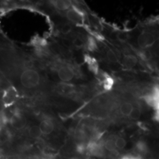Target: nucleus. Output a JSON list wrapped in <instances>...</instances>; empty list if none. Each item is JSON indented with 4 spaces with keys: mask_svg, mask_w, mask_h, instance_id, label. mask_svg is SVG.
I'll list each match as a JSON object with an SVG mask.
<instances>
[{
    "mask_svg": "<svg viewBox=\"0 0 159 159\" xmlns=\"http://www.w3.org/2000/svg\"><path fill=\"white\" fill-rule=\"evenodd\" d=\"M20 82L25 89L32 90L40 86L41 77L37 70L33 68H27L23 70L20 75Z\"/></svg>",
    "mask_w": 159,
    "mask_h": 159,
    "instance_id": "obj_1",
    "label": "nucleus"
},
{
    "mask_svg": "<svg viewBox=\"0 0 159 159\" xmlns=\"http://www.w3.org/2000/svg\"><path fill=\"white\" fill-rule=\"evenodd\" d=\"M57 75L60 80L64 83H70L77 77V71L70 64H62L57 70Z\"/></svg>",
    "mask_w": 159,
    "mask_h": 159,
    "instance_id": "obj_2",
    "label": "nucleus"
},
{
    "mask_svg": "<svg viewBox=\"0 0 159 159\" xmlns=\"http://www.w3.org/2000/svg\"><path fill=\"white\" fill-rule=\"evenodd\" d=\"M156 36L152 31L145 30L142 31L137 39V44L141 49H150L155 44Z\"/></svg>",
    "mask_w": 159,
    "mask_h": 159,
    "instance_id": "obj_3",
    "label": "nucleus"
},
{
    "mask_svg": "<svg viewBox=\"0 0 159 159\" xmlns=\"http://www.w3.org/2000/svg\"><path fill=\"white\" fill-rule=\"evenodd\" d=\"M66 17L70 23L83 24L84 23L83 13L74 6L66 11Z\"/></svg>",
    "mask_w": 159,
    "mask_h": 159,
    "instance_id": "obj_4",
    "label": "nucleus"
},
{
    "mask_svg": "<svg viewBox=\"0 0 159 159\" xmlns=\"http://www.w3.org/2000/svg\"><path fill=\"white\" fill-rule=\"evenodd\" d=\"M86 148L90 154L93 156L102 157L104 155V145L101 143L91 141L87 144Z\"/></svg>",
    "mask_w": 159,
    "mask_h": 159,
    "instance_id": "obj_5",
    "label": "nucleus"
},
{
    "mask_svg": "<svg viewBox=\"0 0 159 159\" xmlns=\"http://www.w3.org/2000/svg\"><path fill=\"white\" fill-rule=\"evenodd\" d=\"M56 91L62 96H68L77 93V89L74 85L63 83L57 84L56 87Z\"/></svg>",
    "mask_w": 159,
    "mask_h": 159,
    "instance_id": "obj_6",
    "label": "nucleus"
},
{
    "mask_svg": "<svg viewBox=\"0 0 159 159\" xmlns=\"http://www.w3.org/2000/svg\"><path fill=\"white\" fill-rule=\"evenodd\" d=\"M10 123L12 127L16 130H20L23 129L26 125V120L21 114L15 113L11 117Z\"/></svg>",
    "mask_w": 159,
    "mask_h": 159,
    "instance_id": "obj_7",
    "label": "nucleus"
},
{
    "mask_svg": "<svg viewBox=\"0 0 159 159\" xmlns=\"http://www.w3.org/2000/svg\"><path fill=\"white\" fill-rule=\"evenodd\" d=\"M138 63L137 57L133 54H125L123 60V66L127 70H131L134 68Z\"/></svg>",
    "mask_w": 159,
    "mask_h": 159,
    "instance_id": "obj_8",
    "label": "nucleus"
},
{
    "mask_svg": "<svg viewBox=\"0 0 159 159\" xmlns=\"http://www.w3.org/2000/svg\"><path fill=\"white\" fill-rule=\"evenodd\" d=\"M39 127L41 134L44 135L50 134L54 130V125L53 122L49 119L42 120Z\"/></svg>",
    "mask_w": 159,
    "mask_h": 159,
    "instance_id": "obj_9",
    "label": "nucleus"
},
{
    "mask_svg": "<svg viewBox=\"0 0 159 159\" xmlns=\"http://www.w3.org/2000/svg\"><path fill=\"white\" fill-rule=\"evenodd\" d=\"M53 7L58 10L61 11H67L72 7V2L70 1H50Z\"/></svg>",
    "mask_w": 159,
    "mask_h": 159,
    "instance_id": "obj_10",
    "label": "nucleus"
},
{
    "mask_svg": "<svg viewBox=\"0 0 159 159\" xmlns=\"http://www.w3.org/2000/svg\"><path fill=\"white\" fill-rule=\"evenodd\" d=\"M133 104L128 101H125L120 105V113L123 116L129 117L131 112L133 108Z\"/></svg>",
    "mask_w": 159,
    "mask_h": 159,
    "instance_id": "obj_11",
    "label": "nucleus"
},
{
    "mask_svg": "<svg viewBox=\"0 0 159 159\" xmlns=\"http://www.w3.org/2000/svg\"><path fill=\"white\" fill-rule=\"evenodd\" d=\"M73 47L76 49H81L85 46L84 39L82 35L77 34L71 39Z\"/></svg>",
    "mask_w": 159,
    "mask_h": 159,
    "instance_id": "obj_12",
    "label": "nucleus"
},
{
    "mask_svg": "<svg viewBox=\"0 0 159 159\" xmlns=\"http://www.w3.org/2000/svg\"><path fill=\"white\" fill-rule=\"evenodd\" d=\"M137 55L145 62L150 61L153 58V52L150 49H143L138 51Z\"/></svg>",
    "mask_w": 159,
    "mask_h": 159,
    "instance_id": "obj_13",
    "label": "nucleus"
},
{
    "mask_svg": "<svg viewBox=\"0 0 159 159\" xmlns=\"http://www.w3.org/2000/svg\"><path fill=\"white\" fill-rule=\"evenodd\" d=\"M106 58L108 62L112 64H116L119 62V56L117 53L112 49H108L106 52Z\"/></svg>",
    "mask_w": 159,
    "mask_h": 159,
    "instance_id": "obj_14",
    "label": "nucleus"
},
{
    "mask_svg": "<svg viewBox=\"0 0 159 159\" xmlns=\"http://www.w3.org/2000/svg\"><path fill=\"white\" fill-rule=\"evenodd\" d=\"M85 61L88 63V65L89 66V68H90L92 72H93L95 74H98L99 71L98 69V64L97 63L96 61L94 59L92 58L90 56H85Z\"/></svg>",
    "mask_w": 159,
    "mask_h": 159,
    "instance_id": "obj_15",
    "label": "nucleus"
},
{
    "mask_svg": "<svg viewBox=\"0 0 159 159\" xmlns=\"http://www.w3.org/2000/svg\"><path fill=\"white\" fill-rule=\"evenodd\" d=\"M102 78V84L104 89L107 91L110 90L113 87L114 83L113 79L110 77L108 75L106 74L103 75Z\"/></svg>",
    "mask_w": 159,
    "mask_h": 159,
    "instance_id": "obj_16",
    "label": "nucleus"
},
{
    "mask_svg": "<svg viewBox=\"0 0 159 159\" xmlns=\"http://www.w3.org/2000/svg\"><path fill=\"white\" fill-rule=\"evenodd\" d=\"M60 32L64 35H67L70 34L73 31V25L70 22L63 23L60 27Z\"/></svg>",
    "mask_w": 159,
    "mask_h": 159,
    "instance_id": "obj_17",
    "label": "nucleus"
},
{
    "mask_svg": "<svg viewBox=\"0 0 159 159\" xmlns=\"http://www.w3.org/2000/svg\"><path fill=\"white\" fill-rule=\"evenodd\" d=\"M29 135L34 139H38L41 135L39 127L33 125L30 128L29 131Z\"/></svg>",
    "mask_w": 159,
    "mask_h": 159,
    "instance_id": "obj_18",
    "label": "nucleus"
},
{
    "mask_svg": "<svg viewBox=\"0 0 159 159\" xmlns=\"http://www.w3.org/2000/svg\"><path fill=\"white\" fill-rule=\"evenodd\" d=\"M87 44V47L89 49V50L91 51H96L97 48L96 42V40L94 39L92 37L89 36L87 40V43H85Z\"/></svg>",
    "mask_w": 159,
    "mask_h": 159,
    "instance_id": "obj_19",
    "label": "nucleus"
},
{
    "mask_svg": "<svg viewBox=\"0 0 159 159\" xmlns=\"http://www.w3.org/2000/svg\"><path fill=\"white\" fill-rule=\"evenodd\" d=\"M130 35L126 32H123V31H119L116 34V38L117 40L121 43H125L127 41L129 40Z\"/></svg>",
    "mask_w": 159,
    "mask_h": 159,
    "instance_id": "obj_20",
    "label": "nucleus"
},
{
    "mask_svg": "<svg viewBox=\"0 0 159 159\" xmlns=\"http://www.w3.org/2000/svg\"><path fill=\"white\" fill-rule=\"evenodd\" d=\"M141 116V110L140 108L136 106H134L129 116V117L131 119L136 120H138Z\"/></svg>",
    "mask_w": 159,
    "mask_h": 159,
    "instance_id": "obj_21",
    "label": "nucleus"
},
{
    "mask_svg": "<svg viewBox=\"0 0 159 159\" xmlns=\"http://www.w3.org/2000/svg\"><path fill=\"white\" fill-rule=\"evenodd\" d=\"M104 148L110 152H113L116 149V145H115V140L113 139H108L104 144Z\"/></svg>",
    "mask_w": 159,
    "mask_h": 159,
    "instance_id": "obj_22",
    "label": "nucleus"
},
{
    "mask_svg": "<svg viewBox=\"0 0 159 159\" xmlns=\"http://www.w3.org/2000/svg\"><path fill=\"white\" fill-rule=\"evenodd\" d=\"M115 145H116V148H118L119 150L123 149L126 146V142H125V139L121 137H118L115 140Z\"/></svg>",
    "mask_w": 159,
    "mask_h": 159,
    "instance_id": "obj_23",
    "label": "nucleus"
},
{
    "mask_svg": "<svg viewBox=\"0 0 159 159\" xmlns=\"http://www.w3.org/2000/svg\"><path fill=\"white\" fill-rule=\"evenodd\" d=\"M63 44L66 46L68 48H71L73 47V44H72V41L71 40L68 39H63Z\"/></svg>",
    "mask_w": 159,
    "mask_h": 159,
    "instance_id": "obj_24",
    "label": "nucleus"
},
{
    "mask_svg": "<svg viewBox=\"0 0 159 159\" xmlns=\"http://www.w3.org/2000/svg\"><path fill=\"white\" fill-rule=\"evenodd\" d=\"M122 159H139L138 157H134V156H126L123 157Z\"/></svg>",
    "mask_w": 159,
    "mask_h": 159,
    "instance_id": "obj_25",
    "label": "nucleus"
},
{
    "mask_svg": "<svg viewBox=\"0 0 159 159\" xmlns=\"http://www.w3.org/2000/svg\"><path fill=\"white\" fill-rule=\"evenodd\" d=\"M1 128H2V121L1 120V119H0V131L1 130Z\"/></svg>",
    "mask_w": 159,
    "mask_h": 159,
    "instance_id": "obj_26",
    "label": "nucleus"
},
{
    "mask_svg": "<svg viewBox=\"0 0 159 159\" xmlns=\"http://www.w3.org/2000/svg\"><path fill=\"white\" fill-rule=\"evenodd\" d=\"M0 85H1V81H0Z\"/></svg>",
    "mask_w": 159,
    "mask_h": 159,
    "instance_id": "obj_27",
    "label": "nucleus"
},
{
    "mask_svg": "<svg viewBox=\"0 0 159 159\" xmlns=\"http://www.w3.org/2000/svg\"></svg>",
    "mask_w": 159,
    "mask_h": 159,
    "instance_id": "obj_28",
    "label": "nucleus"
}]
</instances>
